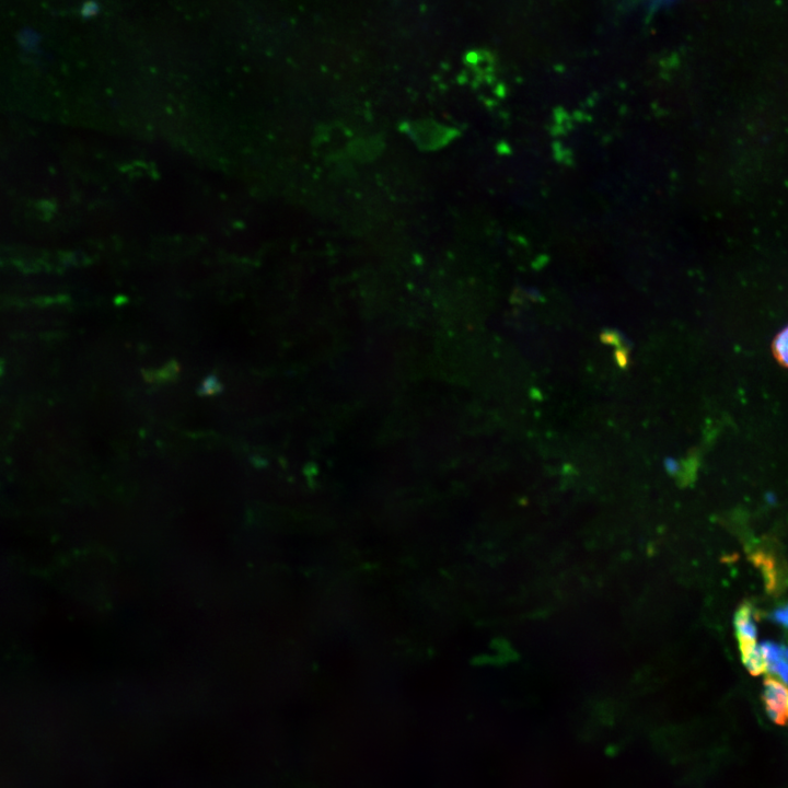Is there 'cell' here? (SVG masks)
Masks as SVG:
<instances>
[{
	"label": "cell",
	"instance_id": "cell-1",
	"mask_svg": "<svg viewBox=\"0 0 788 788\" xmlns=\"http://www.w3.org/2000/svg\"><path fill=\"white\" fill-rule=\"evenodd\" d=\"M762 698L768 717L777 725H788V686L767 677L764 680Z\"/></svg>",
	"mask_w": 788,
	"mask_h": 788
},
{
	"label": "cell",
	"instance_id": "cell-2",
	"mask_svg": "<svg viewBox=\"0 0 788 788\" xmlns=\"http://www.w3.org/2000/svg\"><path fill=\"white\" fill-rule=\"evenodd\" d=\"M754 615V609L750 603L742 604L735 612L734 628L740 649L756 645L757 628Z\"/></svg>",
	"mask_w": 788,
	"mask_h": 788
},
{
	"label": "cell",
	"instance_id": "cell-3",
	"mask_svg": "<svg viewBox=\"0 0 788 788\" xmlns=\"http://www.w3.org/2000/svg\"><path fill=\"white\" fill-rule=\"evenodd\" d=\"M742 660L745 668L753 675H758L767 671L766 661L764 659L761 647L757 645L741 651Z\"/></svg>",
	"mask_w": 788,
	"mask_h": 788
},
{
	"label": "cell",
	"instance_id": "cell-4",
	"mask_svg": "<svg viewBox=\"0 0 788 788\" xmlns=\"http://www.w3.org/2000/svg\"><path fill=\"white\" fill-rule=\"evenodd\" d=\"M772 351L778 363L788 368V326L774 338Z\"/></svg>",
	"mask_w": 788,
	"mask_h": 788
},
{
	"label": "cell",
	"instance_id": "cell-5",
	"mask_svg": "<svg viewBox=\"0 0 788 788\" xmlns=\"http://www.w3.org/2000/svg\"><path fill=\"white\" fill-rule=\"evenodd\" d=\"M767 670L776 673L788 685V647H784L781 657L768 665Z\"/></svg>",
	"mask_w": 788,
	"mask_h": 788
},
{
	"label": "cell",
	"instance_id": "cell-6",
	"mask_svg": "<svg viewBox=\"0 0 788 788\" xmlns=\"http://www.w3.org/2000/svg\"><path fill=\"white\" fill-rule=\"evenodd\" d=\"M772 618L788 628V604L775 610L772 614Z\"/></svg>",
	"mask_w": 788,
	"mask_h": 788
},
{
	"label": "cell",
	"instance_id": "cell-7",
	"mask_svg": "<svg viewBox=\"0 0 788 788\" xmlns=\"http://www.w3.org/2000/svg\"><path fill=\"white\" fill-rule=\"evenodd\" d=\"M219 391V382L215 376H210L202 384L201 393L212 394Z\"/></svg>",
	"mask_w": 788,
	"mask_h": 788
}]
</instances>
